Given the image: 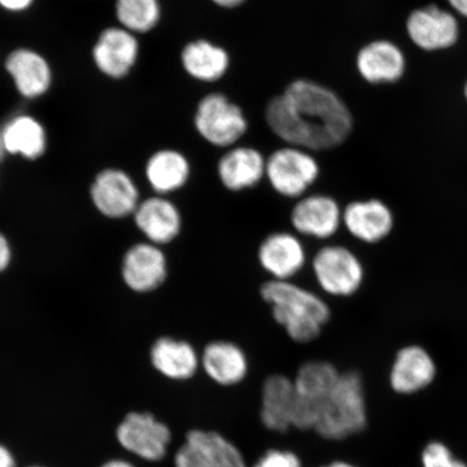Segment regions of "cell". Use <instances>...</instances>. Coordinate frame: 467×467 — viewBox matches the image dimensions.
Returning a JSON list of instances; mask_svg holds the SVG:
<instances>
[{
	"label": "cell",
	"instance_id": "2e32d148",
	"mask_svg": "<svg viewBox=\"0 0 467 467\" xmlns=\"http://www.w3.org/2000/svg\"><path fill=\"white\" fill-rule=\"evenodd\" d=\"M98 212L109 219H121L136 213L139 191L133 180L119 169H107L97 175L90 190Z\"/></svg>",
	"mask_w": 467,
	"mask_h": 467
},
{
	"label": "cell",
	"instance_id": "6da1fadb",
	"mask_svg": "<svg viewBox=\"0 0 467 467\" xmlns=\"http://www.w3.org/2000/svg\"><path fill=\"white\" fill-rule=\"evenodd\" d=\"M268 127L288 145L328 150L341 145L353 130L348 105L335 91L317 81L296 79L268 102Z\"/></svg>",
	"mask_w": 467,
	"mask_h": 467
},
{
	"label": "cell",
	"instance_id": "8992f818",
	"mask_svg": "<svg viewBox=\"0 0 467 467\" xmlns=\"http://www.w3.org/2000/svg\"><path fill=\"white\" fill-rule=\"evenodd\" d=\"M319 163L305 149L285 146L266 160L265 178L279 196L297 201L308 194V191L319 178Z\"/></svg>",
	"mask_w": 467,
	"mask_h": 467
},
{
	"label": "cell",
	"instance_id": "d6a6232c",
	"mask_svg": "<svg viewBox=\"0 0 467 467\" xmlns=\"http://www.w3.org/2000/svg\"><path fill=\"white\" fill-rule=\"evenodd\" d=\"M0 467H16L15 455L2 443H0Z\"/></svg>",
	"mask_w": 467,
	"mask_h": 467
},
{
	"label": "cell",
	"instance_id": "1f68e13d",
	"mask_svg": "<svg viewBox=\"0 0 467 467\" xmlns=\"http://www.w3.org/2000/svg\"><path fill=\"white\" fill-rule=\"evenodd\" d=\"M32 3L33 0H0V5H2L3 8L9 11H16V13L27 9Z\"/></svg>",
	"mask_w": 467,
	"mask_h": 467
},
{
	"label": "cell",
	"instance_id": "e575fe53",
	"mask_svg": "<svg viewBox=\"0 0 467 467\" xmlns=\"http://www.w3.org/2000/svg\"><path fill=\"white\" fill-rule=\"evenodd\" d=\"M215 5H218L222 8H236L244 3V0H213Z\"/></svg>",
	"mask_w": 467,
	"mask_h": 467
},
{
	"label": "cell",
	"instance_id": "8fae6325",
	"mask_svg": "<svg viewBox=\"0 0 467 467\" xmlns=\"http://www.w3.org/2000/svg\"><path fill=\"white\" fill-rule=\"evenodd\" d=\"M116 438L126 451L149 462H159L168 453L171 431L151 413L130 412L117 426Z\"/></svg>",
	"mask_w": 467,
	"mask_h": 467
},
{
	"label": "cell",
	"instance_id": "52a82bcc",
	"mask_svg": "<svg viewBox=\"0 0 467 467\" xmlns=\"http://www.w3.org/2000/svg\"><path fill=\"white\" fill-rule=\"evenodd\" d=\"M195 127L210 144L229 148L247 132L248 120L237 104L223 93L214 92L198 104Z\"/></svg>",
	"mask_w": 467,
	"mask_h": 467
},
{
	"label": "cell",
	"instance_id": "ab89813d",
	"mask_svg": "<svg viewBox=\"0 0 467 467\" xmlns=\"http://www.w3.org/2000/svg\"><path fill=\"white\" fill-rule=\"evenodd\" d=\"M29 467H42V466H29Z\"/></svg>",
	"mask_w": 467,
	"mask_h": 467
},
{
	"label": "cell",
	"instance_id": "cb8c5ba5",
	"mask_svg": "<svg viewBox=\"0 0 467 467\" xmlns=\"http://www.w3.org/2000/svg\"><path fill=\"white\" fill-rule=\"evenodd\" d=\"M5 69L23 97L35 99L43 96L51 85L49 64L33 50L14 51L5 61Z\"/></svg>",
	"mask_w": 467,
	"mask_h": 467
},
{
	"label": "cell",
	"instance_id": "484cf974",
	"mask_svg": "<svg viewBox=\"0 0 467 467\" xmlns=\"http://www.w3.org/2000/svg\"><path fill=\"white\" fill-rule=\"evenodd\" d=\"M0 139L5 153L21 155L27 160H36L45 153L44 127L31 116L20 115L9 120L0 130Z\"/></svg>",
	"mask_w": 467,
	"mask_h": 467
},
{
	"label": "cell",
	"instance_id": "4316f807",
	"mask_svg": "<svg viewBox=\"0 0 467 467\" xmlns=\"http://www.w3.org/2000/svg\"><path fill=\"white\" fill-rule=\"evenodd\" d=\"M182 64L192 78L213 83L223 78L229 69L230 57L221 47L200 39L185 46Z\"/></svg>",
	"mask_w": 467,
	"mask_h": 467
},
{
	"label": "cell",
	"instance_id": "d590c367",
	"mask_svg": "<svg viewBox=\"0 0 467 467\" xmlns=\"http://www.w3.org/2000/svg\"><path fill=\"white\" fill-rule=\"evenodd\" d=\"M101 467H136L130 461L121 459H113L105 462Z\"/></svg>",
	"mask_w": 467,
	"mask_h": 467
},
{
	"label": "cell",
	"instance_id": "f1b7e54d",
	"mask_svg": "<svg viewBox=\"0 0 467 467\" xmlns=\"http://www.w3.org/2000/svg\"><path fill=\"white\" fill-rule=\"evenodd\" d=\"M422 467H467L464 461L455 457L451 449L440 441H430L421 453Z\"/></svg>",
	"mask_w": 467,
	"mask_h": 467
},
{
	"label": "cell",
	"instance_id": "5b68a950",
	"mask_svg": "<svg viewBox=\"0 0 467 467\" xmlns=\"http://www.w3.org/2000/svg\"><path fill=\"white\" fill-rule=\"evenodd\" d=\"M340 373L334 364L324 359L307 360L297 368L294 378V428L302 431L315 429Z\"/></svg>",
	"mask_w": 467,
	"mask_h": 467
},
{
	"label": "cell",
	"instance_id": "44dd1931",
	"mask_svg": "<svg viewBox=\"0 0 467 467\" xmlns=\"http://www.w3.org/2000/svg\"><path fill=\"white\" fill-rule=\"evenodd\" d=\"M150 363L162 377L184 382L201 370V353L182 338L161 337L150 348Z\"/></svg>",
	"mask_w": 467,
	"mask_h": 467
},
{
	"label": "cell",
	"instance_id": "9a60e30c",
	"mask_svg": "<svg viewBox=\"0 0 467 467\" xmlns=\"http://www.w3.org/2000/svg\"><path fill=\"white\" fill-rule=\"evenodd\" d=\"M166 254L154 244H134L122 260V279L128 288L139 294L161 287L168 278Z\"/></svg>",
	"mask_w": 467,
	"mask_h": 467
},
{
	"label": "cell",
	"instance_id": "ffe728a7",
	"mask_svg": "<svg viewBox=\"0 0 467 467\" xmlns=\"http://www.w3.org/2000/svg\"><path fill=\"white\" fill-rule=\"evenodd\" d=\"M266 160L248 146L231 149L218 162V178L223 188L239 192L255 188L265 178Z\"/></svg>",
	"mask_w": 467,
	"mask_h": 467
},
{
	"label": "cell",
	"instance_id": "7c38bea8",
	"mask_svg": "<svg viewBox=\"0 0 467 467\" xmlns=\"http://www.w3.org/2000/svg\"><path fill=\"white\" fill-rule=\"evenodd\" d=\"M406 29L411 42L428 52L451 48L460 37L457 17L436 5L412 11L408 16Z\"/></svg>",
	"mask_w": 467,
	"mask_h": 467
},
{
	"label": "cell",
	"instance_id": "4fadbf2b",
	"mask_svg": "<svg viewBox=\"0 0 467 467\" xmlns=\"http://www.w3.org/2000/svg\"><path fill=\"white\" fill-rule=\"evenodd\" d=\"M394 226L392 209L378 198L353 201L343 207L342 229L360 244L382 243L392 234Z\"/></svg>",
	"mask_w": 467,
	"mask_h": 467
},
{
	"label": "cell",
	"instance_id": "f546056e",
	"mask_svg": "<svg viewBox=\"0 0 467 467\" xmlns=\"http://www.w3.org/2000/svg\"><path fill=\"white\" fill-rule=\"evenodd\" d=\"M253 467H303L295 452L284 449H268L256 460Z\"/></svg>",
	"mask_w": 467,
	"mask_h": 467
},
{
	"label": "cell",
	"instance_id": "277c9868",
	"mask_svg": "<svg viewBox=\"0 0 467 467\" xmlns=\"http://www.w3.org/2000/svg\"><path fill=\"white\" fill-rule=\"evenodd\" d=\"M315 284L324 296L349 299L358 294L366 280L360 256L347 244H321L309 260Z\"/></svg>",
	"mask_w": 467,
	"mask_h": 467
},
{
	"label": "cell",
	"instance_id": "d4e9b609",
	"mask_svg": "<svg viewBox=\"0 0 467 467\" xmlns=\"http://www.w3.org/2000/svg\"><path fill=\"white\" fill-rule=\"evenodd\" d=\"M149 183L160 195L184 188L191 177V165L183 154L173 150L157 151L146 166Z\"/></svg>",
	"mask_w": 467,
	"mask_h": 467
},
{
	"label": "cell",
	"instance_id": "836d02e7",
	"mask_svg": "<svg viewBox=\"0 0 467 467\" xmlns=\"http://www.w3.org/2000/svg\"><path fill=\"white\" fill-rule=\"evenodd\" d=\"M448 3L455 13L467 19V0H448Z\"/></svg>",
	"mask_w": 467,
	"mask_h": 467
},
{
	"label": "cell",
	"instance_id": "4dcf8cb0",
	"mask_svg": "<svg viewBox=\"0 0 467 467\" xmlns=\"http://www.w3.org/2000/svg\"><path fill=\"white\" fill-rule=\"evenodd\" d=\"M13 259V250H11L8 239L0 233V273L7 270Z\"/></svg>",
	"mask_w": 467,
	"mask_h": 467
},
{
	"label": "cell",
	"instance_id": "5bb4252c",
	"mask_svg": "<svg viewBox=\"0 0 467 467\" xmlns=\"http://www.w3.org/2000/svg\"><path fill=\"white\" fill-rule=\"evenodd\" d=\"M201 370L219 387H237L249 375L250 360L241 344L227 338H215L202 349Z\"/></svg>",
	"mask_w": 467,
	"mask_h": 467
},
{
	"label": "cell",
	"instance_id": "ac0fdd59",
	"mask_svg": "<svg viewBox=\"0 0 467 467\" xmlns=\"http://www.w3.org/2000/svg\"><path fill=\"white\" fill-rule=\"evenodd\" d=\"M134 221L138 229L156 246L173 243L183 230V217L177 204L162 196L150 197L140 203Z\"/></svg>",
	"mask_w": 467,
	"mask_h": 467
},
{
	"label": "cell",
	"instance_id": "7402d4cb",
	"mask_svg": "<svg viewBox=\"0 0 467 467\" xmlns=\"http://www.w3.org/2000/svg\"><path fill=\"white\" fill-rule=\"evenodd\" d=\"M295 406L294 379L273 373L262 384L260 420L274 433H285L292 426Z\"/></svg>",
	"mask_w": 467,
	"mask_h": 467
},
{
	"label": "cell",
	"instance_id": "e0dca14e",
	"mask_svg": "<svg viewBox=\"0 0 467 467\" xmlns=\"http://www.w3.org/2000/svg\"><path fill=\"white\" fill-rule=\"evenodd\" d=\"M437 369L428 350L408 346L397 352L389 370L390 389L396 394L412 395L433 383Z\"/></svg>",
	"mask_w": 467,
	"mask_h": 467
},
{
	"label": "cell",
	"instance_id": "30bf717a",
	"mask_svg": "<svg viewBox=\"0 0 467 467\" xmlns=\"http://www.w3.org/2000/svg\"><path fill=\"white\" fill-rule=\"evenodd\" d=\"M174 467H248L236 445L218 431L192 430L175 452Z\"/></svg>",
	"mask_w": 467,
	"mask_h": 467
},
{
	"label": "cell",
	"instance_id": "9c48e42d",
	"mask_svg": "<svg viewBox=\"0 0 467 467\" xmlns=\"http://www.w3.org/2000/svg\"><path fill=\"white\" fill-rule=\"evenodd\" d=\"M343 207L328 194H306L296 201L289 213L290 230L303 239L330 243L342 229Z\"/></svg>",
	"mask_w": 467,
	"mask_h": 467
},
{
	"label": "cell",
	"instance_id": "74e56055",
	"mask_svg": "<svg viewBox=\"0 0 467 467\" xmlns=\"http://www.w3.org/2000/svg\"><path fill=\"white\" fill-rule=\"evenodd\" d=\"M464 96H465L466 100H467V81H466V84L464 86Z\"/></svg>",
	"mask_w": 467,
	"mask_h": 467
},
{
	"label": "cell",
	"instance_id": "d6986e66",
	"mask_svg": "<svg viewBox=\"0 0 467 467\" xmlns=\"http://www.w3.org/2000/svg\"><path fill=\"white\" fill-rule=\"evenodd\" d=\"M356 67L361 78L369 84H393L405 75L407 61L399 46L379 39L359 50Z\"/></svg>",
	"mask_w": 467,
	"mask_h": 467
},
{
	"label": "cell",
	"instance_id": "3957f363",
	"mask_svg": "<svg viewBox=\"0 0 467 467\" xmlns=\"http://www.w3.org/2000/svg\"><path fill=\"white\" fill-rule=\"evenodd\" d=\"M368 410L364 379L356 370L340 373L314 431L324 440L340 441L366 429Z\"/></svg>",
	"mask_w": 467,
	"mask_h": 467
},
{
	"label": "cell",
	"instance_id": "83f0119b",
	"mask_svg": "<svg viewBox=\"0 0 467 467\" xmlns=\"http://www.w3.org/2000/svg\"><path fill=\"white\" fill-rule=\"evenodd\" d=\"M116 16L127 31L149 32L161 17L159 0H117Z\"/></svg>",
	"mask_w": 467,
	"mask_h": 467
},
{
	"label": "cell",
	"instance_id": "f35d334b",
	"mask_svg": "<svg viewBox=\"0 0 467 467\" xmlns=\"http://www.w3.org/2000/svg\"><path fill=\"white\" fill-rule=\"evenodd\" d=\"M319 467H329V465H321Z\"/></svg>",
	"mask_w": 467,
	"mask_h": 467
},
{
	"label": "cell",
	"instance_id": "603a6c76",
	"mask_svg": "<svg viewBox=\"0 0 467 467\" xmlns=\"http://www.w3.org/2000/svg\"><path fill=\"white\" fill-rule=\"evenodd\" d=\"M139 44L126 28L105 29L93 48V58L102 73L121 78L130 73L137 61Z\"/></svg>",
	"mask_w": 467,
	"mask_h": 467
},
{
	"label": "cell",
	"instance_id": "8d00e7d4",
	"mask_svg": "<svg viewBox=\"0 0 467 467\" xmlns=\"http://www.w3.org/2000/svg\"><path fill=\"white\" fill-rule=\"evenodd\" d=\"M328 465L329 467H359L358 465L347 462V461H335V462H332Z\"/></svg>",
	"mask_w": 467,
	"mask_h": 467
},
{
	"label": "cell",
	"instance_id": "ba28073f",
	"mask_svg": "<svg viewBox=\"0 0 467 467\" xmlns=\"http://www.w3.org/2000/svg\"><path fill=\"white\" fill-rule=\"evenodd\" d=\"M256 261L268 279L295 282L308 265L309 256L305 239L294 231L279 230L262 238Z\"/></svg>",
	"mask_w": 467,
	"mask_h": 467
},
{
	"label": "cell",
	"instance_id": "7a4b0ae2",
	"mask_svg": "<svg viewBox=\"0 0 467 467\" xmlns=\"http://www.w3.org/2000/svg\"><path fill=\"white\" fill-rule=\"evenodd\" d=\"M259 294L270 307L273 320L300 346L318 340L330 323L332 311L326 296L296 282L267 279Z\"/></svg>",
	"mask_w": 467,
	"mask_h": 467
}]
</instances>
